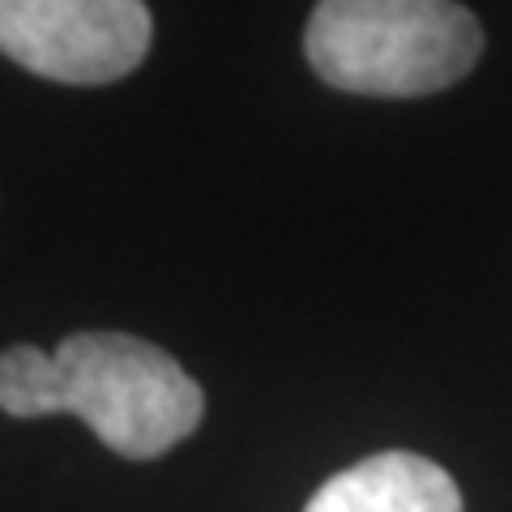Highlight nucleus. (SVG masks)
Returning <instances> with one entry per match:
<instances>
[{
  "label": "nucleus",
  "mask_w": 512,
  "mask_h": 512,
  "mask_svg": "<svg viewBox=\"0 0 512 512\" xmlns=\"http://www.w3.org/2000/svg\"><path fill=\"white\" fill-rule=\"evenodd\" d=\"M0 410L77 414L111 453L154 461L201 427L205 393L167 350L133 333H69L56 350H0Z\"/></svg>",
  "instance_id": "1"
},
{
  "label": "nucleus",
  "mask_w": 512,
  "mask_h": 512,
  "mask_svg": "<svg viewBox=\"0 0 512 512\" xmlns=\"http://www.w3.org/2000/svg\"><path fill=\"white\" fill-rule=\"evenodd\" d=\"M312 73L367 99H419L461 82L483 26L457 0H320L303 30Z\"/></svg>",
  "instance_id": "2"
},
{
  "label": "nucleus",
  "mask_w": 512,
  "mask_h": 512,
  "mask_svg": "<svg viewBox=\"0 0 512 512\" xmlns=\"http://www.w3.org/2000/svg\"><path fill=\"white\" fill-rule=\"evenodd\" d=\"M146 0H0V52L64 86H107L150 52Z\"/></svg>",
  "instance_id": "3"
},
{
  "label": "nucleus",
  "mask_w": 512,
  "mask_h": 512,
  "mask_svg": "<svg viewBox=\"0 0 512 512\" xmlns=\"http://www.w3.org/2000/svg\"><path fill=\"white\" fill-rule=\"evenodd\" d=\"M303 512H466L453 474L419 453H376L333 474Z\"/></svg>",
  "instance_id": "4"
}]
</instances>
